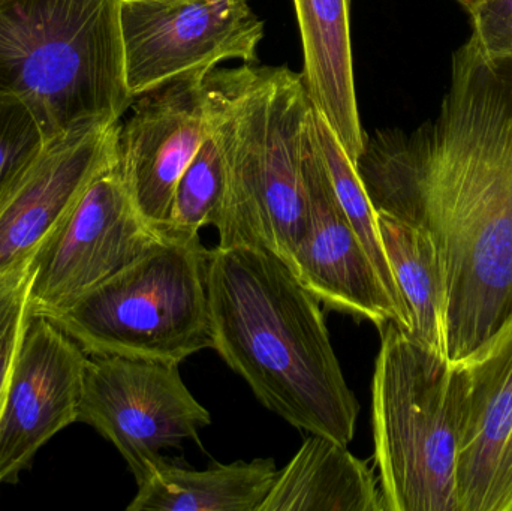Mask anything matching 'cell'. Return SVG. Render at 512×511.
I'll return each instance as SVG.
<instances>
[{
    "instance_id": "obj_1",
    "label": "cell",
    "mask_w": 512,
    "mask_h": 511,
    "mask_svg": "<svg viewBox=\"0 0 512 511\" xmlns=\"http://www.w3.org/2000/svg\"><path fill=\"white\" fill-rule=\"evenodd\" d=\"M357 170L376 212L435 240L448 359H466L512 314V57L487 59L469 39L438 116L367 135Z\"/></svg>"
},
{
    "instance_id": "obj_2",
    "label": "cell",
    "mask_w": 512,
    "mask_h": 511,
    "mask_svg": "<svg viewBox=\"0 0 512 511\" xmlns=\"http://www.w3.org/2000/svg\"><path fill=\"white\" fill-rule=\"evenodd\" d=\"M215 350L283 420L349 446L360 405L346 384L319 300L261 248L209 252Z\"/></svg>"
},
{
    "instance_id": "obj_3",
    "label": "cell",
    "mask_w": 512,
    "mask_h": 511,
    "mask_svg": "<svg viewBox=\"0 0 512 511\" xmlns=\"http://www.w3.org/2000/svg\"><path fill=\"white\" fill-rule=\"evenodd\" d=\"M209 125L224 158L219 248H261L289 267L309 230L303 156L312 102L288 66L245 63L207 75Z\"/></svg>"
},
{
    "instance_id": "obj_4",
    "label": "cell",
    "mask_w": 512,
    "mask_h": 511,
    "mask_svg": "<svg viewBox=\"0 0 512 511\" xmlns=\"http://www.w3.org/2000/svg\"><path fill=\"white\" fill-rule=\"evenodd\" d=\"M120 9L122 0H0V93L29 108L45 143L134 104Z\"/></svg>"
},
{
    "instance_id": "obj_5",
    "label": "cell",
    "mask_w": 512,
    "mask_h": 511,
    "mask_svg": "<svg viewBox=\"0 0 512 511\" xmlns=\"http://www.w3.org/2000/svg\"><path fill=\"white\" fill-rule=\"evenodd\" d=\"M372 383L376 470L385 511H459L457 459L469 378L388 321Z\"/></svg>"
},
{
    "instance_id": "obj_6",
    "label": "cell",
    "mask_w": 512,
    "mask_h": 511,
    "mask_svg": "<svg viewBox=\"0 0 512 511\" xmlns=\"http://www.w3.org/2000/svg\"><path fill=\"white\" fill-rule=\"evenodd\" d=\"M209 252L197 236L165 234L54 323L89 356L180 363L215 348Z\"/></svg>"
},
{
    "instance_id": "obj_7",
    "label": "cell",
    "mask_w": 512,
    "mask_h": 511,
    "mask_svg": "<svg viewBox=\"0 0 512 511\" xmlns=\"http://www.w3.org/2000/svg\"><path fill=\"white\" fill-rule=\"evenodd\" d=\"M78 420L116 446L137 485L164 461L162 450L198 443L212 423L177 363L125 356H89Z\"/></svg>"
},
{
    "instance_id": "obj_8",
    "label": "cell",
    "mask_w": 512,
    "mask_h": 511,
    "mask_svg": "<svg viewBox=\"0 0 512 511\" xmlns=\"http://www.w3.org/2000/svg\"><path fill=\"white\" fill-rule=\"evenodd\" d=\"M120 24L134 99L225 60L256 63L264 38L248 0H122Z\"/></svg>"
},
{
    "instance_id": "obj_9",
    "label": "cell",
    "mask_w": 512,
    "mask_h": 511,
    "mask_svg": "<svg viewBox=\"0 0 512 511\" xmlns=\"http://www.w3.org/2000/svg\"><path fill=\"white\" fill-rule=\"evenodd\" d=\"M164 236L138 212L116 164L107 168L36 252L29 314L60 317Z\"/></svg>"
},
{
    "instance_id": "obj_10",
    "label": "cell",
    "mask_w": 512,
    "mask_h": 511,
    "mask_svg": "<svg viewBox=\"0 0 512 511\" xmlns=\"http://www.w3.org/2000/svg\"><path fill=\"white\" fill-rule=\"evenodd\" d=\"M303 171L309 230L292 258V272L319 303L333 311L370 321L378 329L394 321L411 332L408 317L337 201L316 143L313 105L304 140Z\"/></svg>"
},
{
    "instance_id": "obj_11",
    "label": "cell",
    "mask_w": 512,
    "mask_h": 511,
    "mask_svg": "<svg viewBox=\"0 0 512 511\" xmlns=\"http://www.w3.org/2000/svg\"><path fill=\"white\" fill-rule=\"evenodd\" d=\"M131 108L119 125L116 167L138 212L165 233L177 182L209 135L207 75L171 81Z\"/></svg>"
},
{
    "instance_id": "obj_12",
    "label": "cell",
    "mask_w": 512,
    "mask_h": 511,
    "mask_svg": "<svg viewBox=\"0 0 512 511\" xmlns=\"http://www.w3.org/2000/svg\"><path fill=\"white\" fill-rule=\"evenodd\" d=\"M87 359L53 320L30 315L0 411V483L78 422Z\"/></svg>"
},
{
    "instance_id": "obj_13",
    "label": "cell",
    "mask_w": 512,
    "mask_h": 511,
    "mask_svg": "<svg viewBox=\"0 0 512 511\" xmlns=\"http://www.w3.org/2000/svg\"><path fill=\"white\" fill-rule=\"evenodd\" d=\"M119 125L87 120L44 144L0 207V275L35 257L90 183L116 164Z\"/></svg>"
},
{
    "instance_id": "obj_14",
    "label": "cell",
    "mask_w": 512,
    "mask_h": 511,
    "mask_svg": "<svg viewBox=\"0 0 512 511\" xmlns=\"http://www.w3.org/2000/svg\"><path fill=\"white\" fill-rule=\"evenodd\" d=\"M460 362L469 390L457 459L459 511H512V314Z\"/></svg>"
},
{
    "instance_id": "obj_15",
    "label": "cell",
    "mask_w": 512,
    "mask_h": 511,
    "mask_svg": "<svg viewBox=\"0 0 512 511\" xmlns=\"http://www.w3.org/2000/svg\"><path fill=\"white\" fill-rule=\"evenodd\" d=\"M303 47V81L315 110L357 164L367 134L355 93L351 0H292Z\"/></svg>"
},
{
    "instance_id": "obj_16",
    "label": "cell",
    "mask_w": 512,
    "mask_h": 511,
    "mask_svg": "<svg viewBox=\"0 0 512 511\" xmlns=\"http://www.w3.org/2000/svg\"><path fill=\"white\" fill-rule=\"evenodd\" d=\"M259 511H385L375 471L348 446L310 435L283 470Z\"/></svg>"
},
{
    "instance_id": "obj_17",
    "label": "cell",
    "mask_w": 512,
    "mask_h": 511,
    "mask_svg": "<svg viewBox=\"0 0 512 511\" xmlns=\"http://www.w3.org/2000/svg\"><path fill=\"white\" fill-rule=\"evenodd\" d=\"M273 459L239 461L195 471L162 461L138 492L129 511H259L276 482Z\"/></svg>"
},
{
    "instance_id": "obj_18",
    "label": "cell",
    "mask_w": 512,
    "mask_h": 511,
    "mask_svg": "<svg viewBox=\"0 0 512 511\" xmlns=\"http://www.w3.org/2000/svg\"><path fill=\"white\" fill-rule=\"evenodd\" d=\"M391 272L411 315V335L448 359V282L433 237L423 228L376 212ZM450 360V359H448Z\"/></svg>"
},
{
    "instance_id": "obj_19",
    "label": "cell",
    "mask_w": 512,
    "mask_h": 511,
    "mask_svg": "<svg viewBox=\"0 0 512 511\" xmlns=\"http://www.w3.org/2000/svg\"><path fill=\"white\" fill-rule=\"evenodd\" d=\"M313 125H315L316 143H318L319 152H321L322 161H324L325 170L330 177L337 201L345 212L346 218L357 231L358 237L363 242L367 254L375 263L379 275L384 279L391 296L394 297L403 314L408 317L412 329L411 315H409L408 306H406L393 272H391L390 263H388L384 245H382L381 234H379L378 216H376L375 207L364 188L357 164L349 158L348 153L340 144L339 138L334 135L324 117L315 110V107H313Z\"/></svg>"
},
{
    "instance_id": "obj_20",
    "label": "cell",
    "mask_w": 512,
    "mask_h": 511,
    "mask_svg": "<svg viewBox=\"0 0 512 511\" xmlns=\"http://www.w3.org/2000/svg\"><path fill=\"white\" fill-rule=\"evenodd\" d=\"M224 197V158L215 134L209 131L174 189L165 234L197 236L201 228L215 227Z\"/></svg>"
},
{
    "instance_id": "obj_21",
    "label": "cell",
    "mask_w": 512,
    "mask_h": 511,
    "mask_svg": "<svg viewBox=\"0 0 512 511\" xmlns=\"http://www.w3.org/2000/svg\"><path fill=\"white\" fill-rule=\"evenodd\" d=\"M44 137L29 108L0 93V207L17 188L39 153Z\"/></svg>"
},
{
    "instance_id": "obj_22",
    "label": "cell",
    "mask_w": 512,
    "mask_h": 511,
    "mask_svg": "<svg viewBox=\"0 0 512 511\" xmlns=\"http://www.w3.org/2000/svg\"><path fill=\"white\" fill-rule=\"evenodd\" d=\"M33 258L0 275V411L30 317Z\"/></svg>"
},
{
    "instance_id": "obj_23",
    "label": "cell",
    "mask_w": 512,
    "mask_h": 511,
    "mask_svg": "<svg viewBox=\"0 0 512 511\" xmlns=\"http://www.w3.org/2000/svg\"><path fill=\"white\" fill-rule=\"evenodd\" d=\"M472 17L471 41L490 60L512 57V0H484Z\"/></svg>"
},
{
    "instance_id": "obj_24",
    "label": "cell",
    "mask_w": 512,
    "mask_h": 511,
    "mask_svg": "<svg viewBox=\"0 0 512 511\" xmlns=\"http://www.w3.org/2000/svg\"><path fill=\"white\" fill-rule=\"evenodd\" d=\"M457 2H459L460 5L465 6L469 12H472L478 5H480V3H483L484 0H457Z\"/></svg>"
}]
</instances>
